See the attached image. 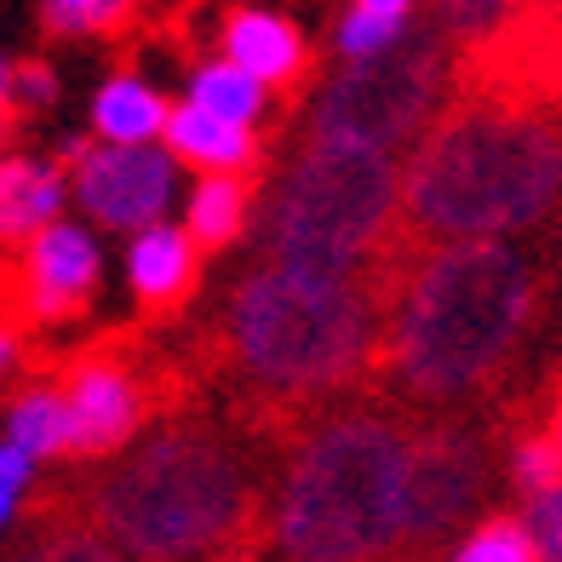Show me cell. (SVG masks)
Segmentation results:
<instances>
[{
    "label": "cell",
    "mask_w": 562,
    "mask_h": 562,
    "mask_svg": "<svg viewBox=\"0 0 562 562\" xmlns=\"http://www.w3.org/2000/svg\"><path fill=\"white\" fill-rule=\"evenodd\" d=\"M540 265L510 236L430 241V252L402 276L391 311H379V356L402 396L465 402L505 373L522 345Z\"/></svg>",
    "instance_id": "6da1fadb"
},
{
    "label": "cell",
    "mask_w": 562,
    "mask_h": 562,
    "mask_svg": "<svg viewBox=\"0 0 562 562\" xmlns=\"http://www.w3.org/2000/svg\"><path fill=\"white\" fill-rule=\"evenodd\" d=\"M396 213L425 241L528 236L557 201V126L522 104H465L414 138Z\"/></svg>",
    "instance_id": "7a4b0ae2"
},
{
    "label": "cell",
    "mask_w": 562,
    "mask_h": 562,
    "mask_svg": "<svg viewBox=\"0 0 562 562\" xmlns=\"http://www.w3.org/2000/svg\"><path fill=\"white\" fill-rule=\"evenodd\" d=\"M414 437L373 407L322 419L281 471L276 546L288 562H385L407 546Z\"/></svg>",
    "instance_id": "3957f363"
},
{
    "label": "cell",
    "mask_w": 562,
    "mask_h": 562,
    "mask_svg": "<svg viewBox=\"0 0 562 562\" xmlns=\"http://www.w3.org/2000/svg\"><path fill=\"white\" fill-rule=\"evenodd\" d=\"M379 311L356 276L265 259L229 299V350L265 396L316 402L379 356Z\"/></svg>",
    "instance_id": "277c9868"
},
{
    "label": "cell",
    "mask_w": 562,
    "mask_h": 562,
    "mask_svg": "<svg viewBox=\"0 0 562 562\" xmlns=\"http://www.w3.org/2000/svg\"><path fill=\"white\" fill-rule=\"evenodd\" d=\"M247 459L213 430H156L98 488L104 533L138 562H207L247 522Z\"/></svg>",
    "instance_id": "5b68a950"
},
{
    "label": "cell",
    "mask_w": 562,
    "mask_h": 562,
    "mask_svg": "<svg viewBox=\"0 0 562 562\" xmlns=\"http://www.w3.org/2000/svg\"><path fill=\"white\" fill-rule=\"evenodd\" d=\"M396 224V161L373 149L311 144L276 178L265 241L270 259L356 276Z\"/></svg>",
    "instance_id": "8992f818"
},
{
    "label": "cell",
    "mask_w": 562,
    "mask_h": 562,
    "mask_svg": "<svg viewBox=\"0 0 562 562\" xmlns=\"http://www.w3.org/2000/svg\"><path fill=\"white\" fill-rule=\"evenodd\" d=\"M442 104V58L430 46H391L373 58H345V75L322 87V104L311 115L316 144L373 149L396 156L407 149Z\"/></svg>",
    "instance_id": "52a82bcc"
},
{
    "label": "cell",
    "mask_w": 562,
    "mask_h": 562,
    "mask_svg": "<svg viewBox=\"0 0 562 562\" xmlns=\"http://www.w3.org/2000/svg\"><path fill=\"white\" fill-rule=\"evenodd\" d=\"M69 195L87 207L92 224L104 229H138L167 218V207L178 201V161L161 138L144 144H87L81 156L69 161Z\"/></svg>",
    "instance_id": "ba28073f"
},
{
    "label": "cell",
    "mask_w": 562,
    "mask_h": 562,
    "mask_svg": "<svg viewBox=\"0 0 562 562\" xmlns=\"http://www.w3.org/2000/svg\"><path fill=\"white\" fill-rule=\"evenodd\" d=\"M23 247H30L23 252V304H30V316L35 322H69L98 293V276H104V252H98L92 229L53 218Z\"/></svg>",
    "instance_id": "9c48e42d"
},
{
    "label": "cell",
    "mask_w": 562,
    "mask_h": 562,
    "mask_svg": "<svg viewBox=\"0 0 562 562\" xmlns=\"http://www.w3.org/2000/svg\"><path fill=\"white\" fill-rule=\"evenodd\" d=\"M482 494V453L459 437L414 442V482H407V540H442Z\"/></svg>",
    "instance_id": "30bf717a"
},
{
    "label": "cell",
    "mask_w": 562,
    "mask_h": 562,
    "mask_svg": "<svg viewBox=\"0 0 562 562\" xmlns=\"http://www.w3.org/2000/svg\"><path fill=\"white\" fill-rule=\"evenodd\" d=\"M64 414H69V453H115L138 437L144 402L138 385L115 362H81L64 385Z\"/></svg>",
    "instance_id": "8fae6325"
},
{
    "label": "cell",
    "mask_w": 562,
    "mask_h": 562,
    "mask_svg": "<svg viewBox=\"0 0 562 562\" xmlns=\"http://www.w3.org/2000/svg\"><path fill=\"white\" fill-rule=\"evenodd\" d=\"M218 53L229 64H241L247 75H259L270 92L293 87L299 75L311 69V41H304L299 23L288 12H276V7H236L224 18Z\"/></svg>",
    "instance_id": "7c38bea8"
},
{
    "label": "cell",
    "mask_w": 562,
    "mask_h": 562,
    "mask_svg": "<svg viewBox=\"0 0 562 562\" xmlns=\"http://www.w3.org/2000/svg\"><path fill=\"white\" fill-rule=\"evenodd\" d=\"M161 144L172 149L178 167H195V172H252L259 167V126H241V121H224L213 110L178 98L167 104L161 121Z\"/></svg>",
    "instance_id": "4fadbf2b"
},
{
    "label": "cell",
    "mask_w": 562,
    "mask_h": 562,
    "mask_svg": "<svg viewBox=\"0 0 562 562\" xmlns=\"http://www.w3.org/2000/svg\"><path fill=\"white\" fill-rule=\"evenodd\" d=\"M126 288L138 293V304H178L190 288H195V241L184 236V224H138L126 229Z\"/></svg>",
    "instance_id": "5bb4252c"
},
{
    "label": "cell",
    "mask_w": 562,
    "mask_h": 562,
    "mask_svg": "<svg viewBox=\"0 0 562 562\" xmlns=\"http://www.w3.org/2000/svg\"><path fill=\"white\" fill-rule=\"evenodd\" d=\"M69 178L30 156H0V247L30 241L41 224L64 218Z\"/></svg>",
    "instance_id": "9a60e30c"
},
{
    "label": "cell",
    "mask_w": 562,
    "mask_h": 562,
    "mask_svg": "<svg viewBox=\"0 0 562 562\" xmlns=\"http://www.w3.org/2000/svg\"><path fill=\"white\" fill-rule=\"evenodd\" d=\"M172 98L149 81L138 69H121L110 75L104 87L92 92V133L104 144H144V138H161V121H167Z\"/></svg>",
    "instance_id": "2e32d148"
},
{
    "label": "cell",
    "mask_w": 562,
    "mask_h": 562,
    "mask_svg": "<svg viewBox=\"0 0 562 562\" xmlns=\"http://www.w3.org/2000/svg\"><path fill=\"white\" fill-rule=\"evenodd\" d=\"M184 98L201 110H213L224 121H241V126H259L276 104V92L259 81V75H247L241 64H229L224 53L218 58H201L184 81Z\"/></svg>",
    "instance_id": "e0dca14e"
},
{
    "label": "cell",
    "mask_w": 562,
    "mask_h": 562,
    "mask_svg": "<svg viewBox=\"0 0 562 562\" xmlns=\"http://www.w3.org/2000/svg\"><path fill=\"white\" fill-rule=\"evenodd\" d=\"M247 224V178L241 172H201L184 201V236L195 247H224Z\"/></svg>",
    "instance_id": "ac0fdd59"
},
{
    "label": "cell",
    "mask_w": 562,
    "mask_h": 562,
    "mask_svg": "<svg viewBox=\"0 0 562 562\" xmlns=\"http://www.w3.org/2000/svg\"><path fill=\"white\" fill-rule=\"evenodd\" d=\"M7 442H18L30 459H58L69 453V414H64V391L35 385L7 407Z\"/></svg>",
    "instance_id": "d6986e66"
},
{
    "label": "cell",
    "mask_w": 562,
    "mask_h": 562,
    "mask_svg": "<svg viewBox=\"0 0 562 562\" xmlns=\"http://www.w3.org/2000/svg\"><path fill=\"white\" fill-rule=\"evenodd\" d=\"M144 12V0H41V23L64 41L121 35Z\"/></svg>",
    "instance_id": "ffe728a7"
},
{
    "label": "cell",
    "mask_w": 562,
    "mask_h": 562,
    "mask_svg": "<svg viewBox=\"0 0 562 562\" xmlns=\"http://www.w3.org/2000/svg\"><path fill=\"white\" fill-rule=\"evenodd\" d=\"M396 41H407V18L396 12H373V7H356L339 18V30H334V46L345 58H373V53H391Z\"/></svg>",
    "instance_id": "44dd1931"
},
{
    "label": "cell",
    "mask_w": 562,
    "mask_h": 562,
    "mask_svg": "<svg viewBox=\"0 0 562 562\" xmlns=\"http://www.w3.org/2000/svg\"><path fill=\"white\" fill-rule=\"evenodd\" d=\"M453 562H540V551H533L528 528L517 517H494L453 551Z\"/></svg>",
    "instance_id": "7402d4cb"
},
{
    "label": "cell",
    "mask_w": 562,
    "mask_h": 562,
    "mask_svg": "<svg viewBox=\"0 0 562 562\" xmlns=\"http://www.w3.org/2000/svg\"><path fill=\"white\" fill-rule=\"evenodd\" d=\"M18 562H126V551L110 540V533H53V540H41L35 551H23Z\"/></svg>",
    "instance_id": "603a6c76"
},
{
    "label": "cell",
    "mask_w": 562,
    "mask_h": 562,
    "mask_svg": "<svg viewBox=\"0 0 562 562\" xmlns=\"http://www.w3.org/2000/svg\"><path fill=\"white\" fill-rule=\"evenodd\" d=\"M557 430H533V437L517 442L510 453V476H517L522 494H540V488H557Z\"/></svg>",
    "instance_id": "cb8c5ba5"
},
{
    "label": "cell",
    "mask_w": 562,
    "mask_h": 562,
    "mask_svg": "<svg viewBox=\"0 0 562 562\" xmlns=\"http://www.w3.org/2000/svg\"><path fill=\"white\" fill-rule=\"evenodd\" d=\"M528 540L533 551H540V562H562V494L557 488H540V494H528Z\"/></svg>",
    "instance_id": "d4e9b609"
},
{
    "label": "cell",
    "mask_w": 562,
    "mask_h": 562,
    "mask_svg": "<svg viewBox=\"0 0 562 562\" xmlns=\"http://www.w3.org/2000/svg\"><path fill=\"white\" fill-rule=\"evenodd\" d=\"M35 465L41 459H30L18 442H0V528L18 517V505H23V494H30V482H35Z\"/></svg>",
    "instance_id": "484cf974"
},
{
    "label": "cell",
    "mask_w": 562,
    "mask_h": 562,
    "mask_svg": "<svg viewBox=\"0 0 562 562\" xmlns=\"http://www.w3.org/2000/svg\"><path fill=\"white\" fill-rule=\"evenodd\" d=\"M510 7L517 0H442V23L459 35H488L510 18Z\"/></svg>",
    "instance_id": "4316f807"
},
{
    "label": "cell",
    "mask_w": 562,
    "mask_h": 562,
    "mask_svg": "<svg viewBox=\"0 0 562 562\" xmlns=\"http://www.w3.org/2000/svg\"><path fill=\"white\" fill-rule=\"evenodd\" d=\"M58 75L46 64H12V104H53Z\"/></svg>",
    "instance_id": "83f0119b"
},
{
    "label": "cell",
    "mask_w": 562,
    "mask_h": 562,
    "mask_svg": "<svg viewBox=\"0 0 562 562\" xmlns=\"http://www.w3.org/2000/svg\"><path fill=\"white\" fill-rule=\"evenodd\" d=\"M18 356H23V350H18V334H12L7 322H0V379H7V373L18 368Z\"/></svg>",
    "instance_id": "f1b7e54d"
},
{
    "label": "cell",
    "mask_w": 562,
    "mask_h": 562,
    "mask_svg": "<svg viewBox=\"0 0 562 562\" xmlns=\"http://www.w3.org/2000/svg\"><path fill=\"white\" fill-rule=\"evenodd\" d=\"M362 7H373V12H396V18H407L419 7V0H362Z\"/></svg>",
    "instance_id": "f546056e"
},
{
    "label": "cell",
    "mask_w": 562,
    "mask_h": 562,
    "mask_svg": "<svg viewBox=\"0 0 562 562\" xmlns=\"http://www.w3.org/2000/svg\"><path fill=\"white\" fill-rule=\"evenodd\" d=\"M0 104H12V58H0Z\"/></svg>",
    "instance_id": "4dcf8cb0"
},
{
    "label": "cell",
    "mask_w": 562,
    "mask_h": 562,
    "mask_svg": "<svg viewBox=\"0 0 562 562\" xmlns=\"http://www.w3.org/2000/svg\"><path fill=\"white\" fill-rule=\"evenodd\" d=\"M7 138H12V104H0V149H7Z\"/></svg>",
    "instance_id": "1f68e13d"
}]
</instances>
